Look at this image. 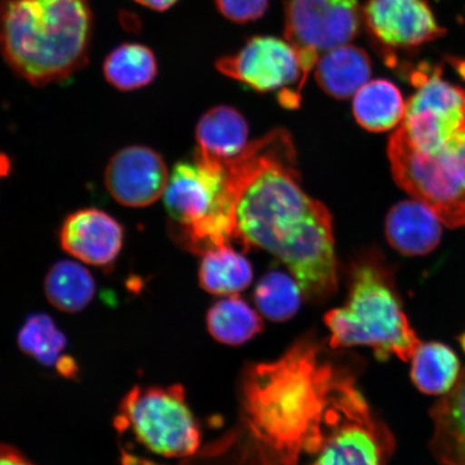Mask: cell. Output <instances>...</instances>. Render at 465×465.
Returning <instances> with one entry per match:
<instances>
[{"label": "cell", "mask_w": 465, "mask_h": 465, "mask_svg": "<svg viewBox=\"0 0 465 465\" xmlns=\"http://www.w3.org/2000/svg\"><path fill=\"white\" fill-rule=\"evenodd\" d=\"M235 225L236 242L274 254L307 300L323 302L336 292L332 217L302 190L291 137L262 159L242 183Z\"/></svg>", "instance_id": "6da1fadb"}, {"label": "cell", "mask_w": 465, "mask_h": 465, "mask_svg": "<svg viewBox=\"0 0 465 465\" xmlns=\"http://www.w3.org/2000/svg\"><path fill=\"white\" fill-rule=\"evenodd\" d=\"M352 371L315 336L302 337L276 361L252 364L242 371L241 422L278 451L313 456L329 406Z\"/></svg>", "instance_id": "7a4b0ae2"}, {"label": "cell", "mask_w": 465, "mask_h": 465, "mask_svg": "<svg viewBox=\"0 0 465 465\" xmlns=\"http://www.w3.org/2000/svg\"><path fill=\"white\" fill-rule=\"evenodd\" d=\"M90 0H0V54L34 86L60 84L90 60Z\"/></svg>", "instance_id": "3957f363"}, {"label": "cell", "mask_w": 465, "mask_h": 465, "mask_svg": "<svg viewBox=\"0 0 465 465\" xmlns=\"http://www.w3.org/2000/svg\"><path fill=\"white\" fill-rule=\"evenodd\" d=\"M324 322L333 351L369 347L381 361L398 357L407 362L420 345L395 289L392 272L380 259L354 262L345 304L329 312Z\"/></svg>", "instance_id": "277c9868"}, {"label": "cell", "mask_w": 465, "mask_h": 465, "mask_svg": "<svg viewBox=\"0 0 465 465\" xmlns=\"http://www.w3.org/2000/svg\"><path fill=\"white\" fill-rule=\"evenodd\" d=\"M174 236L191 252L209 250L236 241L237 195L224 164L199 159L174 165L164 192Z\"/></svg>", "instance_id": "5b68a950"}, {"label": "cell", "mask_w": 465, "mask_h": 465, "mask_svg": "<svg viewBox=\"0 0 465 465\" xmlns=\"http://www.w3.org/2000/svg\"><path fill=\"white\" fill-rule=\"evenodd\" d=\"M388 156L400 188L431 209L449 228L465 226V129L435 153H426L399 126L389 139Z\"/></svg>", "instance_id": "8992f818"}, {"label": "cell", "mask_w": 465, "mask_h": 465, "mask_svg": "<svg viewBox=\"0 0 465 465\" xmlns=\"http://www.w3.org/2000/svg\"><path fill=\"white\" fill-rule=\"evenodd\" d=\"M114 427L155 457L187 459L201 450L199 424L179 385L134 387L121 401Z\"/></svg>", "instance_id": "52a82bcc"}, {"label": "cell", "mask_w": 465, "mask_h": 465, "mask_svg": "<svg viewBox=\"0 0 465 465\" xmlns=\"http://www.w3.org/2000/svg\"><path fill=\"white\" fill-rule=\"evenodd\" d=\"M348 375L337 389L322 427V443L311 465H387L394 440Z\"/></svg>", "instance_id": "ba28073f"}, {"label": "cell", "mask_w": 465, "mask_h": 465, "mask_svg": "<svg viewBox=\"0 0 465 465\" xmlns=\"http://www.w3.org/2000/svg\"><path fill=\"white\" fill-rule=\"evenodd\" d=\"M220 73L259 92L281 91L282 104L293 108L312 67L289 42L272 36L250 38L235 54L219 58Z\"/></svg>", "instance_id": "9c48e42d"}, {"label": "cell", "mask_w": 465, "mask_h": 465, "mask_svg": "<svg viewBox=\"0 0 465 465\" xmlns=\"http://www.w3.org/2000/svg\"><path fill=\"white\" fill-rule=\"evenodd\" d=\"M416 89L400 126L416 149L435 153L465 129V89L447 83L433 66Z\"/></svg>", "instance_id": "30bf717a"}, {"label": "cell", "mask_w": 465, "mask_h": 465, "mask_svg": "<svg viewBox=\"0 0 465 465\" xmlns=\"http://www.w3.org/2000/svg\"><path fill=\"white\" fill-rule=\"evenodd\" d=\"M284 36L301 54L319 58L356 38L361 26L359 0H286Z\"/></svg>", "instance_id": "8fae6325"}, {"label": "cell", "mask_w": 465, "mask_h": 465, "mask_svg": "<svg viewBox=\"0 0 465 465\" xmlns=\"http://www.w3.org/2000/svg\"><path fill=\"white\" fill-rule=\"evenodd\" d=\"M362 22L371 42L389 66L399 51H410L444 36L428 0H366Z\"/></svg>", "instance_id": "7c38bea8"}, {"label": "cell", "mask_w": 465, "mask_h": 465, "mask_svg": "<svg viewBox=\"0 0 465 465\" xmlns=\"http://www.w3.org/2000/svg\"><path fill=\"white\" fill-rule=\"evenodd\" d=\"M168 179L161 154L145 145L119 150L104 170L109 194L121 205L131 208L153 205L164 194Z\"/></svg>", "instance_id": "4fadbf2b"}, {"label": "cell", "mask_w": 465, "mask_h": 465, "mask_svg": "<svg viewBox=\"0 0 465 465\" xmlns=\"http://www.w3.org/2000/svg\"><path fill=\"white\" fill-rule=\"evenodd\" d=\"M125 231L118 220L97 208L68 214L61 226L64 252L85 264L109 269L124 248Z\"/></svg>", "instance_id": "5bb4252c"}, {"label": "cell", "mask_w": 465, "mask_h": 465, "mask_svg": "<svg viewBox=\"0 0 465 465\" xmlns=\"http://www.w3.org/2000/svg\"><path fill=\"white\" fill-rule=\"evenodd\" d=\"M299 460L267 445L240 422L180 465H299Z\"/></svg>", "instance_id": "9a60e30c"}, {"label": "cell", "mask_w": 465, "mask_h": 465, "mask_svg": "<svg viewBox=\"0 0 465 465\" xmlns=\"http://www.w3.org/2000/svg\"><path fill=\"white\" fill-rule=\"evenodd\" d=\"M443 223L424 205L412 199L397 203L386 219V236L391 246L410 257H420L438 248Z\"/></svg>", "instance_id": "2e32d148"}, {"label": "cell", "mask_w": 465, "mask_h": 465, "mask_svg": "<svg viewBox=\"0 0 465 465\" xmlns=\"http://www.w3.org/2000/svg\"><path fill=\"white\" fill-rule=\"evenodd\" d=\"M196 159L224 164L240 155L248 145V125L236 109L217 106L203 114L196 127Z\"/></svg>", "instance_id": "e0dca14e"}, {"label": "cell", "mask_w": 465, "mask_h": 465, "mask_svg": "<svg viewBox=\"0 0 465 465\" xmlns=\"http://www.w3.org/2000/svg\"><path fill=\"white\" fill-rule=\"evenodd\" d=\"M431 450L439 465H465V370L431 410Z\"/></svg>", "instance_id": "ac0fdd59"}, {"label": "cell", "mask_w": 465, "mask_h": 465, "mask_svg": "<svg viewBox=\"0 0 465 465\" xmlns=\"http://www.w3.org/2000/svg\"><path fill=\"white\" fill-rule=\"evenodd\" d=\"M371 74L369 54L359 46L347 44L324 52L317 62L315 77L328 95L345 100L368 84Z\"/></svg>", "instance_id": "d6986e66"}, {"label": "cell", "mask_w": 465, "mask_h": 465, "mask_svg": "<svg viewBox=\"0 0 465 465\" xmlns=\"http://www.w3.org/2000/svg\"><path fill=\"white\" fill-rule=\"evenodd\" d=\"M405 113L402 93L391 81H369L354 94V118L370 132H386L400 126Z\"/></svg>", "instance_id": "ffe728a7"}, {"label": "cell", "mask_w": 465, "mask_h": 465, "mask_svg": "<svg viewBox=\"0 0 465 465\" xmlns=\"http://www.w3.org/2000/svg\"><path fill=\"white\" fill-rule=\"evenodd\" d=\"M23 352L45 366H54L62 376L74 378L78 366L64 351L67 340L48 315L35 313L29 316L17 336Z\"/></svg>", "instance_id": "44dd1931"}, {"label": "cell", "mask_w": 465, "mask_h": 465, "mask_svg": "<svg viewBox=\"0 0 465 465\" xmlns=\"http://www.w3.org/2000/svg\"><path fill=\"white\" fill-rule=\"evenodd\" d=\"M107 83L122 92L143 89L153 84L159 64L153 49L139 43H124L110 52L103 64Z\"/></svg>", "instance_id": "7402d4cb"}, {"label": "cell", "mask_w": 465, "mask_h": 465, "mask_svg": "<svg viewBox=\"0 0 465 465\" xmlns=\"http://www.w3.org/2000/svg\"><path fill=\"white\" fill-rule=\"evenodd\" d=\"M460 374V360L443 342H420L412 354L411 381L424 394L440 395L450 392Z\"/></svg>", "instance_id": "603a6c76"}, {"label": "cell", "mask_w": 465, "mask_h": 465, "mask_svg": "<svg viewBox=\"0 0 465 465\" xmlns=\"http://www.w3.org/2000/svg\"><path fill=\"white\" fill-rule=\"evenodd\" d=\"M252 278L250 262L230 245L220 246L203 254L199 281L208 293L236 295L250 286Z\"/></svg>", "instance_id": "cb8c5ba5"}, {"label": "cell", "mask_w": 465, "mask_h": 465, "mask_svg": "<svg viewBox=\"0 0 465 465\" xmlns=\"http://www.w3.org/2000/svg\"><path fill=\"white\" fill-rule=\"evenodd\" d=\"M96 283L89 270L72 260L51 266L45 278V293L58 311L78 312L94 299Z\"/></svg>", "instance_id": "d4e9b609"}, {"label": "cell", "mask_w": 465, "mask_h": 465, "mask_svg": "<svg viewBox=\"0 0 465 465\" xmlns=\"http://www.w3.org/2000/svg\"><path fill=\"white\" fill-rule=\"evenodd\" d=\"M207 328L214 340L223 344H245L263 329V322L245 300L226 296L213 304L207 313Z\"/></svg>", "instance_id": "484cf974"}, {"label": "cell", "mask_w": 465, "mask_h": 465, "mask_svg": "<svg viewBox=\"0 0 465 465\" xmlns=\"http://www.w3.org/2000/svg\"><path fill=\"white\" fill-rule=\"evenodd\" d=\"M303 292L293 276L271 271L261 278L254 291L259 311L272 322H286L298 312Z\"/></svg>", "instance_id": "4316f807"}, {"label": "cell", "mask_w": 465, "mask_h": 465, "mask_svg": "<svg viewBox=\"0 0 465 465\" xmlns=\"http://www.w3.org/2000/svg\"><path fill=\"white\" fill-rule=\"evenodd\" d=\"M269 4L270 0H216L221 15L238 25L259 20Z\"/></svg>", "instance_id": "83f0119b"}, {"label": "cell", "mask_w": 465, "mask_h": 465, "mask_svg": "<svg viewBox=\"0 0 465 465\" xmlns=\"http://www.w3.org/2000/svg\"><path fill=\"white\" fill-rule=\"evenodd\" d=\"M0 465H34L13 446L0 444Z\"/></svg>", "instance_id": "f1b7e54d"}, {"label": "cell", "mask_w": 465, "mask_h": 465, "mask_svg": "<svg viewBox=\"0 0 465 465\" xmlns=\"http://www.w3.org/2000/svg\"><path fill=\"white\" fill-rule=\"evenodd\" d=\"M134 2L143 5L144 8L158 11V13H164V11L173 7L179 0H134Z\"/></svg>", "instance_id": "f546056e"}, {"label": "cell", "mask_w": 465, "mask_h": 465, "mask_svg": "<svg viewBox=\"0 0 465 465\" xmlns=\"http://www.w3.org/2000/svg\"><path fill=\"white\" fill-rule=\"evenodd\" d=\"M11 170V162L8 155L0 153V179L7 177Z\"/></svg>", "instance_id": "4dcf8cb0"}, {"label": "cell", "mask_w": 465, "mask_h": 465, "mask_svg": "<svg viewBox=\"0 0 465 465\" xmlns=\"http://www.w3.org/2000/svg\"><path fill=\"white\" fill-rule=\"evenodd\" d=\"M451 66L456 69L459 75L465 81V60L457 57L449 58Z\"/></svg>", "instance_id": "1f68e13d"}]
</instances>
